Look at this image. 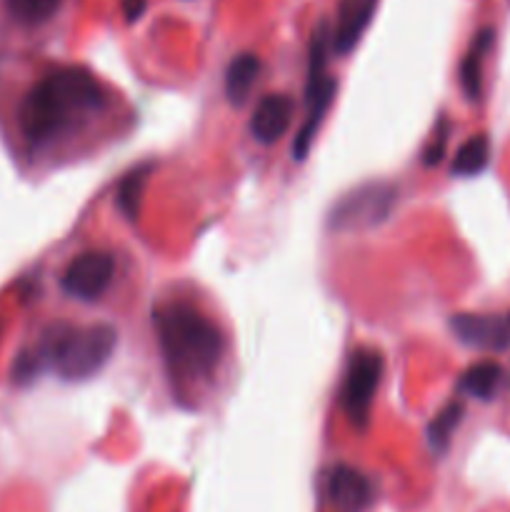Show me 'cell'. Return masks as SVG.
<instances>
[{
    "instance_id": "cell-9",
    "label": "cell",
    "mask_w": 510,
    "mask_h": 512,
    "mask_svg": "<svg viewBox=\"0 0 510 512\" xmlns=\"http://www.w3.org/2000/svg\"><path fill=\"white\" fill-rule=\"evenodd\" d=\"M378 0H338L335 25L330 30V45L338 55H348L368 30Z\"/></svg>"
},
{
    "instance_id": "cell-7",
    "label": "cell",
    "mask_w": 510,
    "mask_h": 512,
    "mask_svg": "<svg viewBox=\"0 0 510 512\" xmlns=\"http://www.w3.org/2000/svg\"><path fill=\"white\" fill-rule=\"evenodd\" d=\"M450 328L468 348L500 353L510 345V313H460L453 315Z\"/></svg>"
},
{
    "instance_id": "cell-1",
    "label": "cell",
    "mask_w": 510,
    "mask_h": 512,
    "mask_svg": "<svg viewBox=\"0 0 510 512\" xmlns=\"http://www.w3.org/2000/svg\"><path fill=\"white\" fill-rule=\"evenodd\" d=\"M105 103L108 98L103 85L90 70L78 65L50 70L20 103V133L30 145L43 148L83 125L90 115L100 113Z\"/></svg>"
},
{
    "instance_id": "cell-10",
    "label": "cell",
    "mask_w": 510,
    "mask_h": 512,
    "mask_svg": "<svg viewBox=\"0 0 510 512\" xmlns=\"http://www.w3.org/2000/svg\"><path fill=\"white\" fill-rule=\"evenodd\" d=\"M295 103L288 95H265L253 110L250 118V133L258 143L273 145L288 133L290 123H293Z\"/></svg>"
},
{
    "instance_id": "cell-18",
    "label": "cell",
    "mask_w": 510,
    "mask_h": 512,
    "mask_svg": "<svg viewBox=\"0 0 510 512\" xmlns=\"http://www.w3.org/2000/svg\"><path fill=\"white\" fill-rule=\"evenodd\" d=\"M448 133H450L448 120H440L438 128H435V133H433V140H430V145L425 148V153H423L425 165H435V163H440V160H443L445 143H448Z\"/></svg>"
},
{
    "instance_id": "cell-16",
    "label": "cell",
    "mask_w": 510,
    "mask_h": 512,
    "mask_svg": "<svg viewBox=\"0 0 510 512\" xmlns=\"http://www.w3.org/2000/svg\"><path fill=\"white\" fill-rule=\"evenodd\" d=\"M463 415H465V405L460 403V400H450V403L445 405L433 420H430L428 443L435 453H443V450L448 448L450 438H453V433L458 430Z\"/></svg>"
},
{
    "instance_id": "cell-13",
    "label": "cell",
    "mask_w": 510,
    "mask_h": 512,
    "mask_svg": "<svg viewBox=\"0 0 510 512\" xmlns=\"http://www.w3.org/2000/svg\"><path fill=\"white\" fill-rule=\"evenodd\" d=\"M500 383H503V368L495 360H480V363L470 365L460 378L458 390L478 400H493L498 393Z\"/></svg>"
},
{
    "instance_id": "cell-4",
    "label": "cell",
    "mask_w": 510,
    "mask_h": 512,
    "mask_svg": "<svg viewBox=\"0 0 510 512\" xmlns=\"http://www.w3.org/2000/svg\"><path fill=\"white\" fill-rule=\"evenodd\" d=\"M398 200V190L390 183H365L345 193L328 215V228L338 233L378 228L390 218Z\"/></svg>"
},
{
    "instance_id": "cell-14",
    "label": "cell",
    "mask_w": 510,
    "mask_h": 512,
    "mask_svg": "<svg viewBox=\"0 0 510 512\" xmlns=\"http://www.w3.org/2000/svg\"><path fill=\"white\" fill-rule=\"evenodd\" d=\"M490 163V140L488 135L478 133L473 138L465 140L458 148L453 160V175H460V178H473V175H480Z\"/></svg>"
},
{
    "instance_id": "cell-8",
    "label": "cell",
    "mask_w": 510,
    "mask_h": 512,
    "mask_svg": "<svg viewBox=\"0 0 510 512\" xmlns=\"http://www.w3.org/2000/svg\"><path fill=\"white\" fill-rule=\"evenodd\" d=\"M325 498L338 512H363L373 505L375 488L353 465H333L325 475Z\"/></svg>"
},
{
    "instance_id": "cell-2",
    "label": "cell",
    "mask_w": 510,
    "mask_h": 512,
    "mask_svg": "<svg viewBox=\"0 0 510 512\" xmlns=\"http://www.w3.org/2000/svg\"><path fill=\"white\" fill-rule=\"evenodd\" d=\"M153 328L173 383H198L218 370L225 353V338L218 325L193 305H160L153 310Z\"/></svg>"
},
{
    "instance_id": "cell-3",
    "label": "cell",
    "mask_w": 510,
    "mask_h": 512,
    "mask_svg": "<svg viewBox=\"0 0 510 512\" xmlns=\"http://www.w3.org/2000/svg\"><path fill=\"white\" fill-rule=\"evenodd\" d=\"M118 345V333L113 325H70L55 323L40 335L38 348L23 353L15 365V378L33 380L43 368H50L63 380L93 378L105 368Z\"/></svg>"
},
{
    "instance_id": "cell-15",
    "label": "cell",
    "mask_w": 510,
    "mask_h": 512,
    "mask_svg": "<svg viewBox=\"0 0 510 512\" xmlns=\"http://www.w3.org/2000/svg\"><path fill=\"white\" fill-rule=\"evenodd\" d=\"M153 173V163H143L135 170H130L118 185V208L128 220H138L140 203H143V190Z\"/></svg>"
},
{
    "instance_id": "cell-11",
    "label": "cell",
    "mask_w": 510,
    "mask_h": 512,
    "mask_svg": "<svg viewBox=\"0 0 510 512\" xmlns=\"http://www.w3.org/2000/svg\"><path fill=\"white\" fill-rule=\"evenodd\" d=\"M495 33L490 28H483L470 43L468 53H465L463 63H460V85H463V93L468 95V100H480L483 93V63L485 55L493 48Z\"/></svg>"
},
{
    "instance_id": "cell-19",
    "label": "cell",
    "mask_w": 510,
    "mask_h": 512,
    "mask_svg": "<svg viewBox=\"0 0 510 512\" xmlns=\"http://www.w3.org/2000/svg\"><path fill=\"white\" fill-rule=\"evenodd\" d=\"M123 3V13L128 23H135V20L143 18L145 8H148V0H120Z\"/></svg>"
},
{
    "instance_id": "cell-12",
    "label": "cell",
    "mask_w": 510,
    "mask_h": 512,
    "mask_svg": "<svg viewBox=\"0 0 510 512\" xmlns=\"http://www.w3.org/2000/svg\"><path fill=\"white\" fill-rule=\"evenodd\" d=\"M260 75V58L253 53H240L230 60L225 70V98L230 105H243Z\"/></svg>"
},
{
    "instance_id": "cell-6",
    "label": "cell",
    "mask_w": 510,
    "mask_h": 512,
    "mask_svg": "<svg viewBox=\"0 0 510 512\" xmlns=\"http://www.w3.org/2000/svg\"><path fill=\"white\" fill-rule=\"evenodd\" d=\"M115 275V260L103 250H90L80 253L78 258L70 260L63 273V290L75 300L83 303H95L105 290L110 288Z\"/></svg>"
},
{
    "instance_id": "cell-5",
    "label": "cell",
    "mask_w": 510,
    "mask_h": 512,
    "mask_svg": "<svg viewBox=\"0 0 510 512\" xmlns=\"http://www.w3.org/2000/svg\"><path fill=\"white\" fill-rule=\"evenodd\" d=\"M385 373V360L378 350L358 348L353 350L340 385V405L345 415L358 430H365L373 413V398L380 388Z\"/></svg>"
},
{
    "instance_id": "cell-17",
    "label": "cell",
    "mask_w": 510,
    "mask_h": 512,
    "mask_svg": "<svg viewBox=\"0 0 510 512\" xmlns=\"http://www.w3.org/2000/svg\"><path fill=\"white\" fill-rule=\"evenodd\" d=\"M63 0H5V8L18 23L40 25L53 18Z\"/></svg>"
}]
</instances>
